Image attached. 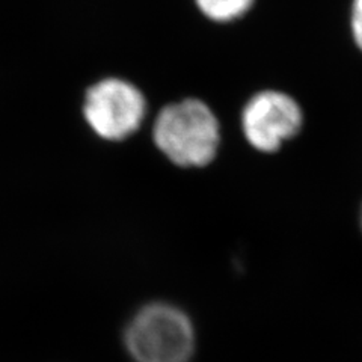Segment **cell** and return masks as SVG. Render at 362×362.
Here are the masks:
<instances>
[{
    "label": "cell",
    "instance_id": "obj_1",
    "mask_svg": "<svg viewBox=\"0 0 362 362\" xmlns=\"http://www.w3.org/2000/svg\"><path fill=\"white\" fill-rule=\"evenodd\" d=\"M222 122L214 109L198 97L163 106L153 124L157 150L183 169H204L219 157Z\"/></svg>",
    "mask_w": 362,
    "mask_h": 362
},
{
    "label": "cell",
    "instance_id": "obj_2",
    "mask_svg": "<svg viewBox=\"0 0 362 362\" xmlns=\"http://www.w3.org/2000/svg\"><path fill=\"white\" fill-rule=\"evenodd\" d=\"M124 343L134 362H190L197 352V329L177 305L153 302L133 315Z\"/></svg>",
    "mask_w": 362,
    "mask_h": 362
},
{
    "label": "cell",
    "instance_id": "obj_3",
    "mask_svg": "<svg viewBox=\"0 0 362 362\" xmlns=\"http://www.w3.org/2000/svg\"><path fill=\"white\" fill-rule=\"evenodd\" d=\"M307 113L300 101L281 88H259L239 110L245 144L262 156H275L303 133Z\"/></svg>",
    "mask_w": 362,
    "mask_h": 362
},
{
    "label": "cell",
    "instance_id": "obj_4",
    "mask_svg": "<svg viewBox=\"0 0 362 362\" xmlns=\"http://www.w3.org/2000/svg\"><path fill=\"white\" fill-rule=\"evenodd\" d=\"M83 115L100 138L122 141L142 126L146 100L138 86L122 78L109 77L86 90Z\"/></svg>",
    "mask_w": 362,
    "mask_h": 362
},
{
    "label": "cell",
    "instance_id": "obj_5",
    "mask_svg": "<svg viewBox=\"0 0 362 362\" xmlns=\"http://www.w3.org/2000/svg\"><path fill=\"white\" fill-rule=\"evenodd\" d=\"M258 0H194L198 13L213 25L231 26L251 16Z\"/></svg>",
    "mask_w": 362,
    "mask_h": 362
},
{
    "label": "cell",
    "instance_id": "obj_6",
    "mask_svg": "<svg viewBox=\"0 0 362 362\" xmlns=\"http://www.w3.org/2000/svg\"><path fill=\"white\" fill-rule=\"evenodd\" d=\"M347 28L350 41H352L356 52L362 54V0H350Z\"/></svg>",
    "mask_w": 362,
    "mask_h": 362
},
{
    "label": "cell",
    "instance_id": "obj_7",
    "mask_svg": "<svg viewBox=\"0 0 362 362\" xmlns=\"http://www.w3.org/2000/svg\"><path fill=\"white\" fill-rule=\"evenodd\" d=\"M358 226H359V231L362 234V201H361L359 209H358Z\"/></svg>",
    "mask_w": 362,
    "mask_h": 362
}]
</instances>
